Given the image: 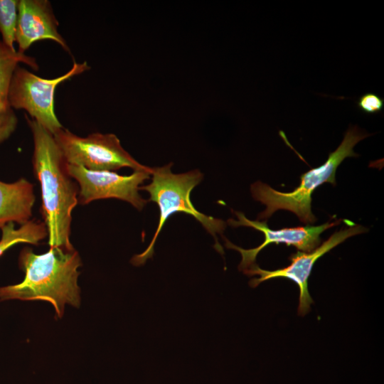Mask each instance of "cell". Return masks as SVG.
I'll use <instances>...</instances> for the list:
<instances>
[{
    "label": "cell",
    "instance_id": "obj_1",
    "mask_svg": "<svg viewBox=\"0 0 384 384\" xmlns=\"http://www.w3.org/2000/svg\"><path fill=\"white\" fill-rule=\"evenodd\" d=\"M25 119L33 136V171L41 185V212L48 245L73 250L72 212L78 203L79 187L69 175L68 163L53 134L28 115Z\"/></svg>",
    "mask_w": 384,
    "mask_h": 384
},
{
    "label": "cell",
    "instance_id": "obj_2",
    "mask_svg": "<svg viewBox=\"0 0 384 384\" xmlns=\"http://www.w3.org/2000/svg\"><path fill=\"white\" fill-rule=\"evenodd\" d=\"M81 265V258L75 248L68 250L53 247L38 255L26 247L18 256V267L25 274L24 279L18 284L0 287V302L46 301L53 306L61 319L65 304L75 308L80 305L78 279Z\"/></svg>",
    "mask_w": 384,
    "mask_h": 384
},
{
    "label": "cell",
    "instance_id": "obj_3",
    "mask_svg": "<svg viewBox=\"0 0 384 384\" xmlns=\"http://www.w3.org/2000/svg\"><path fill=\"white\" fill-rule=\"evenodd\" d=\"M370 134L357 125L349 127L343 139L336 150L329 153L326 161L321 166L311 169L300 176V184L294 191L281 192L260 181L252 183L250 191L253 198L266 206L258 219H267L278 210L294 213L305 224L314 223L316 218L311 211V195L314 190L324 183L335 186L336 171L347 157H357L354 146Z\"/></svg>",
    "mask_w": 384,
    "mask_h": 384
},
{
    "label": "cell",
    "instance_id": "obj_4",
    "mask_svg": "<svg viewBox=\"0 0 384 384\" xmlns=\"http://www.w3.org/2000/svg\"><path fill=\"white\" fill-rule=\"evenodd\" d=\"M172 163L162 167L152 168V181L139 190L147 191L149 201L156 203L159 210V220L154 237L147 248L141 254L135 255L130 262L134 266H141L153 257L156 240L166 221L175 213L183 212L193 216L215 240V248L220 254L223 250L219 244L217 234L222 235L226 227L225 221L206 215L193 206L191 201L192 190L201 181L203 174L197 169L183 174H173Z\"/></svg>",
    "mask_w": 384,
    "mask_h": 384
},
{
    "label": "cell",
    "instance_id": "obj_5",
    "mask_svg": "<svg viewBox=\"0 0 384 384\" xmlns=\"http://www.w3.org/2000/svg\"><path fill=\"white\" fill-rule=\"evenodd\" d=\"M90 69L86 61L73 63L66 73L53 79H46L27 69L16 68L10 83L9 100L14 110H24L30 117L52 134L63 128L55 112L56 87L63 82Z\"/></svg>",
    "mask_w": 384,
    "mask_h": 384
},
{
    "label": "cell",
    "instance_id": "obj_6",
    "mask_svg": "<svg viewBox=\"0 0 384 384\" xmlns=\"http://www.w3.org/2000/svg\"><path fill=\"white\" fill-rule=\"evenodd\" d=\"M68 164L91 171H114L123 167L134 171H151L136 161L113 134L92 133L81 137L62 128L53 134Z\"/></svg>",
    "mask_w": 384,
    "mask_h": 384
},
{
    "label": "cell",
    "instance_id": "obj_7",
    "mask_svg": "<svg viewBox=\"0 0 384 384\" xmlns=\"http://www.w3.org/2000/svg\"><path fill=\"white\" fill-rule=\"evenodd\" d=\"M348 225L346 228L332 234L313 251L309 252L297 251L291 255L289 257L291 263L286 267L266 270L261 269L257 264L253 265L243 271L244 274L248 276H259L250 281V286L255 288L262 282L274 278H286L292 280L297 284L299 289L298 314L304 316L309 311L310 306L313 303L308 289V279L316 261L346 239L368 231L366 228L351 221Z\"/></svg>",
    "mask_w": 384,
    "mask_h": 384
},
{
    "label": "cell",
    "instance_id": "obj_8",
    "mask_svg": "<svg viewBox=\"0 0 384 384\" xmlns=\"http://www.w3.org/2000/svg\"><path fill=\"white\" fill-rule=\"evenodd\" d=\"M67 169L78 185V203L81 205L99 199L117 198L141 210L149 201L142 198L139 190V186L149 178L152 169L151 171H134L129 176L110 171H91L69 164Z\"/></svg>",
    "mask_w": 384,
    "mask_h": 384
},
{
    "label": "cell",
    "instance_id": "obj_9",
    "mask_svg": "<svg viewBox=\"0 0 384 384\" xmlns=\"http://www.w3.org/2000/svg\"><path fill=\"white\" fill-rule=\"evenodd\" d=\"M234 213L238 219L230 218L227 221L228 225L233 227H250L263 233L265 237V240L261 245L251 249H244L238 247L223 238L227 248L237 250L240 253L242 260L239 264L238 270L242 272L255 265L259 252L272 243H283L288 246L292 245L305 252L313 251L320 245V235L324 230L338 225L341 221V219H338L316 226L307 225L304 227L272 230L268 227L267 220H251L247 219L242 212L234 211Z\"/></svg>",
    "mask_w": 384,
    "mask_h": 384
},
{
    "label": "cell",
    "instance_id": "obj_10",
    "mask_svg": "<svg viewBox=\"0 0 384 384\" xmlns=\"http://www.w3.org/2000/svg\"><path fill=\"white\" fill-rule=\"evenodd\" d=\"M58 22L47 0H20L16 42L18 53L24 54L30 46L41 40H51L70 52L68 46L58 31Z\"/></svg>",
    "mask_w": 384,
    "mask_h": 384
},
{
    "label": "cell",
    "instance_id": "obj_11",
    "mask_svg": "<svg viewBox=\"0 0 384 384\" xmlns=\"http://www.w3.org/2000/svg\"><path fill=\"white\" fill-rule=\"evenodd\" d=\"M20 63L34 70L38 68L33 58L12 50L0 41V144L11 137L18 124L16 114L9 103V91L13 73Z\"/></svg>",
    "mask_w": 384,
    "mask_h": 384
},
{
    "label": "cell",
    "instance_id": "obj_12",
    "mask_svg": "<svg viewBox=\"0 0 384 384\" xmlns=\"http://www.w3.org/2000/svg\"><path fill=\"white\" fill-rule=\"evenodd\" d=\"M35 201L34 185L27 179L0 181V229L9 223L22 225L31 220Z\"/></svg>",
    "mask_w": 384,
    "mask_h": 384
},
{
    "label": "cell",
    "instance_id": "obj_13",
    "mask_svg": "<svg viewBox=\"0 0 384 384\" xmlns=\"http://www.w3.org/2000/svg\"><path fill=\"white\" fill-rule=\"evenodd\" d=\"M0 240V257L12 246L19 243L37 245L48 236L45 223L38 220H31L15 228L14 223H9L1 228Z\"/></svg>",
    "mask_w": 384,
    "mask_h": 384
},
{
    "label": "cell",
    "instance_id": "obj_14",
    "mask_svg": "<svg viewBox=\"0 0 384 384\" xmlns=\"http://www.w3.org/2000/svg\"><path fill=\"white\" fill-rule=\"evenodd\" d=\"M18 0H0V33L2 42L11 50L14 48L18 23Z\"/></svg>",
    "mask_w": 384,
    "mask_h": 384
},
{
    "label": "cell",
    "instance_id": "obj_15",
    "mask_svg": "<svg viewBox=\"0 0 384 384\" xmlns=\"http://www.w3.org/2000/svg\"><path fill=\"white\" fill-rule=\"evenodd\" d=\"M358 109L366 114H375L382 112L384 100L373 92H366L356 102Z\"/></svg>",
    "mask_w": 384,
    "mask_h": 384
}]
</instances>
